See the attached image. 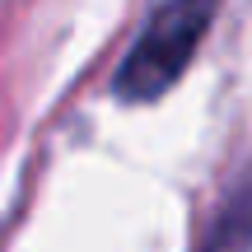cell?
<instances>
[{"label": "cell", "mask_w": 252, "mask_h": 252, "mask_svg": "<svg viewBox=\"0 0 252 252\" xmlns=\"http://www.w3.org/2000/svg\"><path fill=\"white\" fill-rule=\"evenodd\" d=\"M220 0H163L150 14V24L140 28V37L131 42L112 94L122 103H154L173 89V84L187 75L191 56L201 52L210 33V19H215Z\"/></svg>", "instance_id": "obj_1"}, {"label": "cell", "mask_w": 252, "mask_h": 252, "mask_svg": "<svg viewBox=\"0 0 252 252\" xmlns=\"http://www.w3.org/2000/svg\"><path fill=\"white\" fill-rule=\"evenodd\" d=\"M248 243H252V206H238L215 224L201 252H248Z\"/></svg>", "instance_id": "obj_2"}]
</instances>
